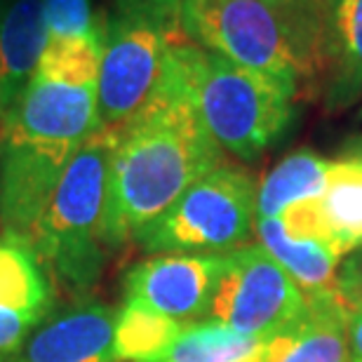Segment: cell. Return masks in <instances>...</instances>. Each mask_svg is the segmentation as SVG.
<instances>
[{"instance_id":"obj_22","label":"cell","mask_w":362,"mask_h":362,"mask_svg":"<svg viewBox=\"0 0 362 362\" xmlns=\"http://www.w3.org/2000/svg\"><path fill=\"white\" fill-rule=\"evenodd\" d=\"M337 292L351 310H362V245L339 262Z\"/></svg>"},{"instance_id":"obj_14","label":"cell","mask_w":362,"mask_h":362,"mask_svg":"<svg viewBox=\"0 0 362 362\" xmlns=\"http://www.w3.org/2000/svg\"><path fill=\"white\" fill-rule=\"evenodd\" d=\"M42 47L40 0H0V127L35 74Z\"/></svg>"},{"instance_id":"obj_17","label":"cell","mask_w":362,"mask_h":362,"mask_svg":"<svg viewBox=\"0 0 362 362\" xmlns=\"http://www.w3.org/2000/svg\"><path fill=\"white\" fill-rule=\"evenodd\" d=\"M329 163L313 151H296L280 160L257 188V219H275L296 202L320 198Z\"/></svg>"},{"instance_id":"obj_9","label":"cell","mask_w":362,"mask_h":362,"mask_svg":"<svg viewBox=\"0 0 362 362\" xmlns=\"http://www.w3.org/2000/svg\"><path fill=\"white\" fill-rule=\"evenodd\" d=\"M223 257L156 255L134 264L125 275V301H139L181 325L207 315Z\"/></svg>"},{"instance_id":"obj_1","label":"cell","mask_w":362,"mask_h":362,"mask_svg":"<svg viewBox=\"0 0 362 362\" xmlns=\"http://www.w3.org/2000/svg\"><path fill=\"white\" fill-rule=\"evenodd\" d=\"M172 40L163 74L141 111L115 134L108 168L101 240L122 247L158 219L188 186L223 163V151L202 127Z\"/></svg>"},{"instance_id":"obj_13","label":"cell","mask_w":362,"mask_h":362,"mask_svg":"<svg viewBox=\"0 0 362 362\" xmlns=\"http://www.w3.org/2000/svg\"><path fill=\"white\" fill-rule=\"evenodd\" d=\"M322 97L329 111L362 99V0H325Z\"/></svg>"},{"instance_id":"obj_20","label":"cell","mask_w":362,"mask_h":362,"mask_svg":"<svg viewBox=\"0 0 362 362\" xmlns=\"http://www.w3.org/2000/svg\"><path fill=\"white\" fill-rule=\"evenodd\" d=\"M45 42H85L104 45L106 14L94 10L92 0H40Z\"/></svg>"},{"instance_id":"obj_2","label":"cell","mask_w":362,"mask_h":362,"mask_svg":"<svg viewBox=\"0 0 362 362\" xmlns=\"http://www.w3.org/2000/svg\"><path fill=\"white\" fill-rule=\"evenodd\" d=\"M97 78L94 66L38 62L0 127V235L33 245L69 160L101 129Z\"/></svg>"},{"instance_id":"obj_23","label":"cell","mask_w":362,"mask_h":362,"mask_svg":"<svg viewBox=\"0 0 362 362\" xmlns=\"http://www.w3.org/2000/svg\"><path fill=\"white\" fill-rule=\"evenodd\" d=\"M349 353L351 362H362V310L349 313Z\"/></svg>"},{"instance_id":"obj_12","label":"cell","mask_w":362,"mask_h":362,"mask_svg":"<svg viewBox=\"0 0 362 362\" xmlns=\"http://www.w3.org/2000/svg\"><path fill=\"white\" fill-rule=\"evenodd\" d=\"M349 313L339 292L306 296V313L266 339L262 362H351Z\"/></svg>"},{"instance_id":"obj_4","label":"cell","mask_w":362,"mask_h":362,"mask_svg":"<svg viewBox=\"0 0 362 362\" xmlns=\"http://www.w3.org/2000/svg\"><path fill=\"white\" fill-rule=\"evenodd\" d=\"M177 52L202 127L223 153L257 160L294 118V97L282 85L207 52L179 35Z\"/></svg>"},{"instance_id":"obj_10","label":"cell","mask_w":362,"mask_h":362,"mask_svg":"<svg viewBox=\"0 0 362 362\" xmlns=\"http://www.w3.org/2000/svg\"><path fill=\"white\" fill-rule=\"evenodd\" d=\"M115 317L118 310L108 303L90 294L76 296L42 317L12 362H118Z\"/></svg>"},{"instance_id":"obj_3","label":"cell","mask_w":362,"mask_h":362,"mask_svg":"<svg viewBox=\"0 0 362 362\" xmlns=\"http://www.w3.org/2000/svg\"><path fill=\"white\" fill-rule=\"evenodd\" d=\"M179 26L186 40L294 99L322 83L325 0H184Z\"/></svg>"},{"instance_id":"obj_11","label":"cell","mask_w":362,"mask_h":362,"mask_svg":"<svg viewBox=\"0 0 362 362\" xmlns=\"http://www.w3.org/2000/svg\"><path fill=\"white\" fill-rule=\"evenodd\" d=\"M52 308V287L35 250L0 235V358L14 356Z\"/></svg>"},{"instance_id":"obj_24","label":"cell","mask_w":362,"mask_h":362,"mask_svg":"<svg viewBox=\"0 0 362 362\" xmlns=\"http://www.w3.org/2000/svg\"><path fill=\"white\" fill-rule=\"evenodd\" d=\"M0 362H12V356L10 358H0Z\"/></svg>"},{"instance_id":"obj_16","label":"cell","mask_w":362,"mask_h":362,"mask_svg":"<svg viewBox=\"0 0 362 362\" xmlns=\"http://www.w3.org/2000/svg\"><path fill=\"white\" fill-rule=\"evenodd\" d=\"M317 212L325 235L341 257L362 245V144L329 163Z\"/></svg>"},{"instance_id":"obj_8","label":"cell","mask_w":362,"mask_h":362,"mask_svg":"<svg viewBox=\"0 0 362 362\" xmlns=\"http://www.w3.org/2000/svg\"><path fill=\"white\" fill-rule=\"evenodd\" d=\"M179 31L127 12H108L97 78L99 127L118 129L153 94L172 40Z\"/></svg>"},{"instance_id":"obj_21","label":"cell","mask_w":362,"mask_h":362,"mask_svg":"<svg viewBox=\"0 0 362 362\" xmlns=\"http://www.w3.org/2000/svg\"><path fill=\"white\" fill-rule=\"evenodd\" d=\"M115 10L127 14H139V17L153 19L158 24L181 33L179 19L184 0H113Z\"/></svg>"},{"instance_id":"obj_5","label":"cell","mask_w":362,"mask_h":362,"mask_svg":"<svg viewBox=\"0 0 362 362\" xmlns=\"http://www.w3.org/2000/svg\"><path fill=\"white\" fill-rule=\"evenodd\" d=\"M113 144L111 129H99L76 151L33 235L31 247L42 266L76 296L88 294L104 271L101 223Z\"/></svg>"},{"instance_id":"obj_15","label":"cell","mask_w":362,"mask_h":362,"mask_svg":"<svg viewBox=\"0 0 362 362\" xmlns=\"http://www.w3.org/2000/svg\"><path fill=\"white\" fill-rule=\"evenodd\" d=\"M255 233L306 296L337 292V269L344 257L329 240L292 235L280 219H255Z\"/></svg>"},{"instance_id":"obj_7","label":"cell","mask_w":362,"mask_h":362,"mask_svg":"<svg viewBox=\"0 0 362 362\" xmlns=\"http://www.w3.org/2000/svg\"><path fill=\"white\" fill-rule=\"evenodd\" d=\"M306 313V294L264 245L223 255L207 320L221 322L240 334L271 339Z\"/></svg>"},{"instance_id":"obj_6","label":"cell","mask_w":362,"mask_h":362,"mask_svg":"<svg viewBox=\"0 0 362 362\" xmlns=\"http://www.w3.org/2000/svg\"><path fill=\"white\" fill-rule=\"evenodd\" d=\"M257 181L223 160L186 188L132 240L148 255H228L250 245L257 219Z\"/></svg>"},{"instance_id":"obj_18","label":"cell","mask_w":362,"mask_h":362,"mask_svg":"<svg viewBox=\"0 0 362 362\" xmlns=\"http://www.w3.org/2000/svg\"><path fill=\"white\" fill-rule=\"evenodd\" d=\"M266 339L240 334L221 322L184 325L168 351L148 362H262Z\"/></svg>"},{"instance_id":"obj_19","label":"cell","mask_w":362,"mask_h":362,"mask_svg":"<svg viewBox=\"0 0 362 362\" xmlns=\"http://www.w3.org/2000/svg\"><path fill=\"white\" fill-rule=\"evenodd\" d=\"M184 325L139 301H125L115 317V358L118 362H148L168 351Z\"/></svg>"}]
</instances>
